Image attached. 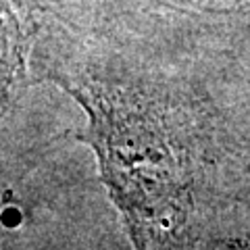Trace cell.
Returning a JSON list of instances; mask_svg holds the SVG:
<instances>
[{"mask_svg":"<svg viewBox=\"0 0 250 250\" xmlns=\"http://www.w3.org/2000/svg\"><path fill=\"white\" fill-rule=\"evenodd\" d=\"M23 71V36L11 11L0 6V117L11 104L13 90Z\"/></svg>","mask_w":250,"mask_h":250,"instance_id":"2","label":"cell"},{"mask_svg":"<svg viewBox=\"0 0 250 250\" xmlns=\"http://www.w3.org/2000/svg\"><path fill=\"white\" fill-rule=\"evenodd\" d=\"M21 221H23V213L17 207H4L2 213H0V223H2L6 229L19 228Z\"/></svg>","mask_w":250,"mask_h":250,"instance_id":"3","label":"cell"},{"mask_svg":"<svg viewBox=\"0 0 250 250\" xmlns=\"http://www.w3.org/2000/svg\"><path fill=\"white\" fill-rule=\"evenodd\" d=\"M90 117L80 140L98 154L103 179L123 210L136 250H163L184 228L190 194L161 125L140 106L92 83L57 77Z\"/></svg>","mask_w":250,"mask_h":250,"instance_id":"1","label":"cell"}]
</instances>
